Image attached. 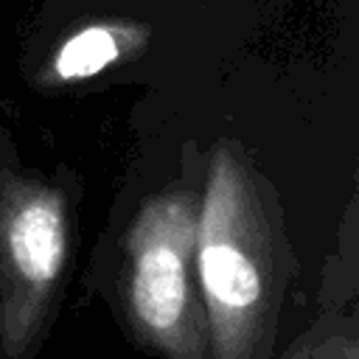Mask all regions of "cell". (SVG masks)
<instances>
[{
    "label": "cell",
    "instance_id": "obj_5",
    "mask_svg": "<svg viewBox=\"0 0 359 359\" xmlns=\"http://www.w3.org/2000/svg\"><path fill=\"white\" fill-rule=\"evenodd\" d=\"M283 359H317V339H314V331L303 334L286 353Z\"/></svg>",
    "mask_w": 359,
    "mask_h": 359
},
{
    "label": "cell",
    "instance_id": "obj_4",
    "mask_svg": "<svg viewBox=\"0 0 359 359\" xmlns=\"http://www.w3.org/2000/svg\"><path fill=\"white\" fill-rule=\"evenodd\" d=\"M149 31L143 25H129V22H112V20H98L76 28L67 34L48 65V79L59 84H73V81H87L107 67L118 65L126 53L135 50V45L146 42Z\"/></svg>",
    "mask_w": 359,
    "mask_h": 359
},
{
    "label": "cell",
    "instance_id": "obj_2",
    "mask_svg": "<svg viewBox=\"0 0 359 359\" xmlns=\"http://www.w3.org/2000/svg\"><path fill=\"white\" fill-rule=\"evenodd\" d=\"M196 199L188 188L149 196L123 238V303L137 337L163 359H208L194 278Z\"/></svg>",
    "mask_w": 359,
    "mask_h": 359
},
{
    "label": "cell",
    "instance_id": "obj_1",
    "mask_svg": "<svg viewBox=\"0 0 359 359\" xmlns=\"http://www.w3.org/2000/svg\"><path fill=\"white\" fill-rule=\"evenodd\" d=\"M280 236L236 140L208 151L196 202L194 278L208 359H269L283 292Z\"/></svg>",
    "mask_w": 359,
    "mask_h": 359
},
{
    "label": "cell",
    "instance_id": "obj_3",
    "mask_svg": "<svg viewBox=\"0 0 359 359\" xmlns=\"http://www.w3.org/2000/svg\"><path fill=\"white\" fill-rule=\"evenodd\" d=\"M70 258L65 196L42 180L0 174V351L31 359Z\"/></svg>",
    "mask_w": 359,
    "mask_h": 359
}]
</instances>
